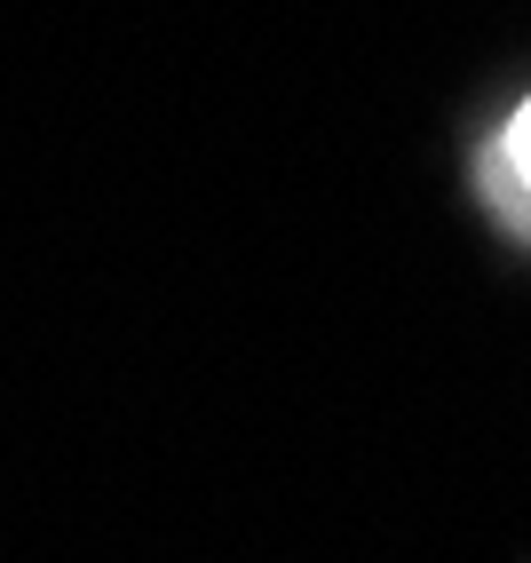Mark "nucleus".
<instances>
[{
    "label": "nucleus",
    "mask_w": 531,
    "mask_h": 563,
    "mask_svg": "<svg viewBox=\"0 0 531 563\" xmlns=\"http://www.w3.org/2000/svg\"><path fill=\"white\" fill-rule=\"evenodd\" d=\"M500 159H508V175L523 183V199H531V96L516 103V120L500 128Z\"/></svg>",
    "instance_id": "obj_1"
}]
</instances>
